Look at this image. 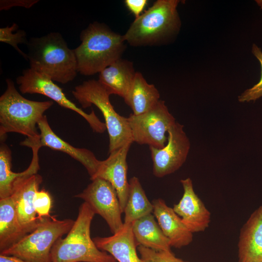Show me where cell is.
<instances>
[{
  "instance_id": "obj_1",
  "label": "cell",
  "mask_w": 262,
  "mask_h": 262,
  "mask_svg": "<svg viewBox=\"0 0 262 262\" xmlns=\"http://www.w3.org/2000/svg\"><path fill=\"white\" fill-rule=\"evenodd\" d=\"M80 39L81 43L74 51L78 72L84 76L99 73L120 59L126 47L123 35L98 22L83 30Z\"/></svg>"
},
{
  "instance_id": "obj_2",
  "label": "cell",
  "mask_w": 262,
  "mask_h": 262,
  "mask_svg": "<svg viewBox=\"0 0 262 262\" xmlns=\"http://www.w3.org/2000/svg\"><path fill=\"white\" fill-rule=\"evenodd\" d=\"M27 45L31 68L62 84L76 77L78 72L74 49L68 47L60 33L52 32L32 38Z\"/></svg>"
},
{
  "instance_id": "obj_3",
  "label": "cell",
  "mask_w": 262,
  "mask_h": 262,
  "mask_svg": "<svg viewBox=\"0 0 262 262\" xmlns=\"http://www.w3.org/2000/svg\"><path fill=\"white\" fill-rule=\"evenodd\" d=\"M7 87L0 97V136L1 139L9 132L39 140L36 125L44 113L53 104L52 100L37 101L24 98L16 90L13 82L6 80Z\"/></svg>"
},
{
  "instance_id": "obj_4",
  "label": "cell",
  "mask_w": 262,
  "mask_h": 262,
  "mask_svg": "<svg viewBox=\"0 0 262 262\" xmlns=\"http://www.w3.org/2000/svg\"><path fill=\"white\" fill-rule=\"evenodd\" d=\"M95 212L86 202L67 235L58 239L51 250V262H116L107 252L98 249L90 236Z\"/></svg>"
},
{
  "instance_id": "obj_5",
  "label": "cell",
  "mask_w": 262,
  "mask_h": 262,
  "mask_svg": "<svg viewBox=\"0 0 262 262\" xmlns=\"http://www.w3.org/2000/svg\"><path fill=\"white\" fill-rule=\"evenodd\" d=\"M178 0H157L135 19L123 38L133 46L158 44L180 27Z\"/></svg>"
},
{
  "instance_id": "obj_6",
  "label": "cell",
  "mask_w": 262,
  "mask_h": 262,
  "mask_svg": "<svg viewBox=\"0 0 262 262\" xmlns=\"http://www.w3.org/2000/svg\"><path fill=\"white\" fill-rule=\"evenodd\" d=\"M72 93L82 108L94 104L102 113L109 134L110 153L133 143L127 117L116 113L109 99L111 94L98 80L84 81L76 86Z\"/></svg>"
},
{
  "instance_id": "obj_7",
  "label": "cell",
  "mask_w": 262,
  "mask_h": 262,
  "mask_svg": "<svg viewBox=\"0 0 262 262\" xmlns=\"http://www.w3.org/2000/svg\"><path fill=\"white\" fill-rule=\"evenodd\" d=\"M74 223L71 219L58 220L53 216L44 218L33 231L0 254L31 262H51V250L53 245L68 233Z\"/></svg>"
},
{
  "instance_id": "obj_8",
  "label": "cell",
  "mask_w": 262,
  "mask_h": 262,
  "mask_svg": "<svg viewBox=\"0 0 262 262\" xmlns=\"http://www.w3.org/2000/svg\"><path fill=\"white\" fill-rule=\"evenodd\" d=\"M127 119L133 142L158 149L165 146L166 133L176 122L165 102L161 100L148 111L138 115L131 114Z\"/></svg>"
},
{
  "instance_id": "obj_9",
  "label": "cell",
  "mask_w": 262,
  "mask_h": 262,
  "mask_svg": "<svg viewBox=\"0 0 262 262\" xmlns=\"http://www.w3.org/2000/svg\"><path fill=\"white\" fill-rule=\"evenodd\" d=\"M22 94H39L57 102L61 106L71 110L83 117L95 132L102 133L106 130L105 123L96 115L93 110L90 114L84 112L68 99L62 89L47 75L31 68L22 72L16 80Z\"/></svg>"
},
{
  "instance_id": "obj_10",
  "label": "cell",
  "mask_w": 262,
  "mask_h": 262,
  "mask_svg": "<svg viewBox=\"0 0 262 262\" xmlns=\"http://www.w3.org/2000/svg\"><path fill=\"white\" fill-rule=\"evenodd\" d=\"M82 192L75 196L87 203L95 212L106 222L113 234L123 226V213L117 193L108 181L95 178Z\"/></svg>"
},
{
  "instance_id": "obj_11",
  "label": "cell",
  "mask_w": 262,
  "mask_h": 262,
  "mask_svg": "<svg viewBox=\"0 0 262 262\" xmlns=\"http://www.w3.org/2000/svg\"><path fill=\"white\" fill-rule=\"evenodd\" d=\"M153 162V173L162 178L178 170L185 163L190 142L183 125L176 122L167 131V141L162 148L149 147Z\"/></svg>"
},
{
  "instance_id": "obj_12",
  "label": "cell",
  "mask_w": 262,
  "mask_h": 262,
  "mask_svg": "<svg viewBox=\"0 0 262 262\" xmlns=\"http://www.w3.org/2000/svg\"><path fill=\"white\" fill-rule=\"evenodd\" d=\"M183 194L173 209L180 217L182 222L192 232L204 231L209 226L211 213L196 194L190 178L180 181Z\"/></svg>"
},
{
  "instance_id": "obj_13",
  "label": "cell",
  "mask_w": 262,
  "mask_h": 262,
  "mask_svg": "<svg viewBox=\"0 0 262 262\" xmlns=\"http://www.w3.org/2000/svg\"><path fill=\"white\" fill-rule=\"evenodd\" d=\"M131 143H128L110 153L105 160L101 161L95 176L109 181L115 189L123 213L125 208L129 192V181L127 179V156Z\"/></svg>"
},
{
  "instance_id": "obj_14",
  "label": "cell",
  "mask_w": 262,
  "mask_h": 262,
  "mask_svg": "<svg viewBox=\"0 0 262 262\" xmlns=\"http://www.w3.org/2000/svg\"><path fill=\"white\" fill-rule=\"evenodd\" d=\"M42 182L41 176L34 174L16 184L11 196L19 223L27 234L33 231L40 221L35 211L34 199Z\"/></svg>"
},
{
  "instance_id": "obj_15",
  "label": "cell",
  "mask_w": 262,
  "mask_h": 262,
  "mask_svg": "<svg viewBox=\"0 0 262 262\" xmlns=\"http://www.w3.org/2000/svg\"><path fill=\"white\" fill-rule=\"evenodd\" d=\"M37 126L40 130L39 144L41 147H47L68 154L84 166L90 176V180L95 176L101 161L97 159L91 151L74 147L63 140L52 130L46 115L39 121Z\"/></svg>"
},
{
  "instance_id": "obj_16",
  "label": "cell",
  "mask_w": 262,
  "mask_h": 262,
  "mask_svg": "<svg viewBox=\"0 0 262 262\" xmlns=\"http://www.w3.org/2000/svg\"><path fill=\"white\" fill-rule=\"evenodd\" d=\"M40 142H29L25 146L30 147L33 151V158L29 167L24 171L15 173L11 170V153L4 144L0 147V199L10 196L15 186L21 180L37 174L40 168L38 151L41 147Z\"/></svg>"
},
{
  "instance_id": "obj_17",
  "label": "cell",
  "mask_w": 262,
  "mask_h": 262,
  "mask_svg": "<svg viewBox=\"0 0 262 262\" xmlns=\"http://www.w3.org/2000/svg\"><path fill=\"white\" fill-rule=\"evenodd\" d=\"M97 247L110 254L118 262H141L131 224L124 223L116 233L108 237L93 238Z\"/></svg>"
},
{
  "instance_id": "obj_18",
  "label": "cell",
  "mask_w": 262,
  "mask_h": 262,
  "mask_svg": "<svg viewBox=\"0 0 262 262\" xmlns=\"http://www.w3.org/2000/svg\"><path fill=\"white\" fill-rule=\"evenodd\" d=\"M238 248V262H262V204L241 228Z\"/></svg>"
},
{
  "instance_id": "obj_19",
  "label": "cell",
  "mask_w": 262,
  "mask_h": 262,
  "mask_svg": "<svg viewBox=\"0 0 262 262\" xmlns=\"http://www.w3.org/2000/svg\"><path fill=\"white\" fill-rule=\"evenodd\" d=\"M153 213L171 246L177 248L189 245L193 241L192 233L182 222L180 217L161 199L152 202Z\"/></svg>"
},
{
  "instance_id": "obj_20",
  "label": "cell",
  "mask_w": 262,
  "mask_h": 262,
  "mask_svg": "<svg viewBox=\"0 0 262 262\" xmlns=\"http://www.w3.org/2000/svg\"><path fill=\"white\" fill-rule=\"evenodd\" d=\"M136 72L132 62L120 58L99 73L98 81L111 95L115 94L124 98Z\"/></svg>"
},
{
  "instance_id": "obj_21",
  "label": "cell",
  "mask_w": 262,
  "mask_h": 262,
  "mask_svg": "<svg viewBox=\"0 0 262 262\" xmlns=\"http://www.w3.org/2000/svg\"><path fill=\"white\" fill-rule=\"evenodd\" d=\"M132 229L138 246H142L157 251H171L169 240L151 213L132 222Z\"/></svg>"
},
{
  "instance_id": "obj_22",
  "label": "cell",
  "mask_w": 262,
  "mask_h": 262,
  "mask_svg": "<svg viewBox=\"0 0 262 262\" xmlns=\"http://www.w3.org/2000/svg\"><path fill=\"white\" fill-rule=\"evenodd\" d=\"M159 98L160 93L155 85L147 83L143 75L136 72L124 99L133 114L138 115L151 109L159 101Z\"/></svg>"
},
{
  "instance_id": "obj_23",
  "label": "cell",
  "mask_w": 262,
  "mask_h": 262,
  "mask_svg": "<svg viewBox=\"0 0 262 262\" xmlns=\"http://www.w3.org/2000/svg\"><path fill=\"white\" fill-rule=\"evenodd\" d=\"M27 234L19 223L12 197L0 199V252Z\"/></svg>"
},
{
  "instance_id": "obj_24",
  "label": "cell",
  "mask_w": 262,
  "mask_h": 262,
  "mask_svg": "<svg viewBox=\"0 0 262 262\" xmlns=\"http://www.w3.org/2000/svg\"><path fill=\"white\" fill-rule=\"evenodd\" d=\"M129 192L124 211V223L131 224L134 221L153 212V205L148 200L136 177H132L129 181Z\"/></svg>"
},
{
  "instance_id": "obj_25",
  "label": "cell",
  "mask_w": 262,
  "mask_h": 262,
  "mask_svg": "<svg viewBox=\"0 0 262 262\" xmlns=\"http://www.w3.org/2000/svg\"><path fill=\"white\" fill-rule=\"evenodd\" d=\"M18 25L15 23L11 26L0 28V41L9 44L12 46L19 54L27 60V54L23 52L18 47L21 43L27 44L26 33L22 30H18L16 33L14 31L18 29Z\"/></svg>"
},
{
  "instance_id": "obj_26",
  "label": "cell",
  "mask_w": 262,
  "mask_h": 262,
  "mask_svg": "<svg viewBox=\"0 0 262 262\" xmlns=\"http://www.w3.org/2000/svg\"><path fill=\"white\" fill-rule=\"evenodd\" d=\"M141 262H190L177 258L170 251H157L142 246L137 247Z\"/></svg>"
},
{
  "instance_id": "obj_27",
  "label": "cell",
  "mask_w": 262,
  "mask_h": 262,
  "mask_svg": "<svg viewBox=\"0 0 262 262\" xmlns=\"http://www.w3.org/2000/svg\"><path fill=\"white\" fill-rule=\"evenodd\" d=\"M251 52L260 64L261 76L258 82L238 96V100L241 103L255 101L262 97V50L257 45L253 44Z\"/></svg>"
},
{
  "instance_id": "obj_28",
  "label": "cell",
  "mask_w": 262,
  "mask_h": 262,
  "mask_svg": "<svg viewBox=\"0 0 262 262\" xmlns=\"http://www.w3.org/2000/svg\"><path fill=\"white\" fill-rule=\"evenodd\" d=\"M34 206L39 220L52 216L50 212L52 206V199L50 194L45 189L39 190L36 193Z\"/></svg>"
},
{
  "instance_id": "obj_29",
  "label": "cell",
  "mask_w": 262,
  "mask_h": 262,
  "mask_svg": "<svg viewBox=\"0 0 262 262\" xmlns=\"http://www.w3.org/2000/svg\"><path fill=\"white\" fill-rule=\"evenodd\" d=\"M38 1L37 0H1L0 10H8L16 6L30 8Z\"/></svg>"
},
{
  "instance_id": "obj_30",
  "label": "cell",
  "mask_w": 262,
  "mask_h": 262,
  "mask_svg": "<svg viewBox=\"0 0 262 262\" xmlns=\"http://www.w3.org/2000/svg\"><path fill=\"white\" fill-rule=\"evenodd\" d=\"M147 0H125V3L128 9L138 18L146 7Z\"/></svg>"
},
{
  "instance_id": "obj_31",
  "label": "cell",
  "mask_w": 262,
  "mask_h": 262,
  "mask_svg": "<svg viewBox=\"0 0 262 262\" xmlns=\"http://www.w3.org/2000/svg\"><path fill=\"white\" fill-rule=\"evenodd\" d=\"M0 262H31L14 256L0 254Z\"/></svg>"
},
{
  "instance_id": "obj_32",
  "label": "cell",
  "mask_w": 262,
  "mask_h": 262,
  "mask_svg": "<svg viewBox=\"0 0 262 262\" xmlns=\"http://www.w3.org/2000/svg\"><path fill=\"white\" fill-rule=\"evenodd\" d=\"M256 3L262 9V0H256Z\"/></svg>"
}]
</instances>
